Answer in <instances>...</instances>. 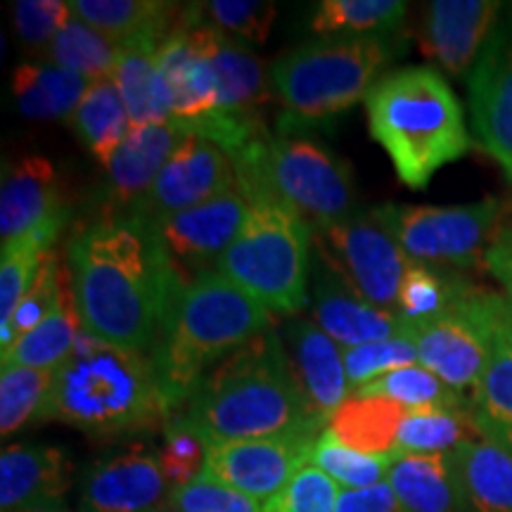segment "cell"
Returning a JSON list of instances; mask_svg holds the SVG:
<instances>
[{"instance_id": "36", "label": "cell", "mask_w": 512, "mask_h": 512, "mask_svg": "<svg viewBox=\"0 0 512 512\" xmlns=\"http://www.w3.org/2000/svg\"><path fill=\"white\" fill-rule=\"evenodd\" d=\"M475 290L470 280L463 275L448 271L441 266L418 264L413 261L408 266L403 283L399 290V302H396V313L406 320V323H420V320H430L439 313H444L456 306L460 299Z\"/></svg>"}, {"instance_id": "24", "label": "cell", "mask_w": 512, "mask_h": 512, "mask_svg": "<svg viewBox=\"0 0 512 512\" xmlns=\"http://www.w3.org/2000/svg\"><path fill=\"white\" fill-rule=\"evenodd\" d=\"M387 484L411 512L472 510L458 451L394 458Z\"/></svg>"}, {"instance_id": "45", "label": "cell", "mask_w": 512, "mask_h": 512, "mask_svg": "<svg viewBox=\"0 0 512 512\" xmlns=\"http://www.w3.org/2000/svg\"><path fill=\"white\" fill-rule=\"evenodd\" d=\"M202 17L235 41L266 43L278 8L264 0H211L200 3Z\"/></svg>"}, {"instance_id": "23", "label": "cell", "mask_w": 512, "mask_h": 512, "mask_svg": "<svg viewBox=\"0 0 512 512\" xmlns=\"http://www.w3.org/2000/svg\"><path fill=\"white\" fill-rule=\"evenodd\" d=\"M181 133L171 124L131 126L107 171L105 211H131L155 185L159 171L176 150Z\"/></svg>"}, {"instance_id": "18", "label": "cell", "mask_w": 512, "mask_h": 512, "mask_svg": "<svg viewBox=\"0 0 512 512\" xmlns=\"http://www.w3.org/2000/svg\"><path fill=\"white\" fill-rule=\"evenodd\" d=\"M503 8L498 0H434L422 17V53L446 74L470 76Z\"/></svg>"}, {"instance_id": "17", "label": "cell", "mask_w": 512, "mask_h": 512, "mask_svg": "<svg viewBox=\"0 0 512 512\" xmlns=\"http://www.w3.org/2000/svg\"><path fill=\"white\" fill-rule=\"evenodd\" d=\"M247 211L249 200L240 185H235L214 200L169 216L155 226L178 271H190L195 278L200 273L216 271L221 256L238 238Z\"/></svg>"}, {"instance_id": "35", "label": "cell", "mask_w": 512, "mask_h": 512, "mask_svg": "<svg viewBox=\"0 0 512 512\" xmlns=\"http://www.w3.org/2000/svg\"><path fill=\"white\" fill-rule=\"evenodd\" d=\"M406 12L401 0H323L311 15V31L325 38L394 34Z\"/></svg>"}, {"instance_id": "26", "label": "cell", "mask_w": 512, "mask_h": 512, "mask_svg": "<svg viewBox=\"0 0 512 512\" xmlns=\"http://www.w3.org/2000/svg\"><path fill=\"white\" fill-rule=\"evenodd\" d=\"M157 50L159 46L152 41L121 46L112 81L124 98L133 126L171 124L174 119V98L159 67Z\"/></svg>"}, {"instance_id": "16", "label": "cell", "mask_w": 512, "mask_h": 512, "mask_svg": "<svg viewBox=\"0 0 512 512\" xmlns=\"http://www.w3.org/2000/svg\"><path fill=\"white\" fill-rule=\"evenodd\" d=\"M166 494L171 491L159 453L143 444L98 458L79 482L83 512H155Z\"/></svg>"}, {"instance_id": "4", "label": "cell", "mask_w": 512, "mask_h": 512, "mask_svg": "<svg viewBox=\"0 0 512 512\" xmlns=\"http://www.w3.org/2000/svg\"><path fill=\"white\" fill-rule=\"evenodd\" d=\"M363 105L370 136L411 190H425L439 169L470 152L463 105L439 69L403 67L384 74Z\"/></svg>"}, {"instance_id": "7", "label": "cell", "mask_w": 512, "mask_h": 512, "mask_svg": "<svg viewBox=\"0 0 512 512\" xmlns=\"http://www.w3.org/2000/svg\"><path fill=\"white\" fill-rule=\"evenodd\" d=\"M396 55L392 34L320 38L280 55L268 79L285 107L283 124H316L351 110Z\"/></svg>"}, {"instance_id": "11", "label": "cell", "mask_w": 512, "mask_h": 512, "mask_svg": "<svg viewBox=\"0 0 512 512\" xmlns=\"http://www.w3.org/2000/svg\"><path fill=\"white\" fill-rule=\"evenodd\" d=\"M313 235L330 271L337 273L358 297L380 309L396 311L403 275L413 261L375 219L373 209L366 216H349L313 230Z\"/></svg>"}, {"instance_id": "10", "label": "cell", "mask_w": 512, "mask_h": 512, "mask_svg": "<svg viewBox=\"0 0 512 512\" xmlns=\"http://www.w3.org/2000/svg\"><path fill=\"white\" fill-rule=\"evenodd\" d=\"M503 294L475 287L456 306L430 320L406 323L420 366L472 401L494 354Z\"/></svg>"}, {"instance_id": "6", "label": "cell", "mask_w": 512, "mask_h": 512, "mask_svg": "<svg viewBox=\"0 0 512 512\" xmlns=\"http://www.w3.org/2000/svg\"><path fill=\"white\" fill-rule=\"evenodd\" d=\"M230 159L249 202L285 204L313 230L354 216L356 190L349 164L294 128H280L278 136L264 131Z\"/></svg>"}, {"instance_id": "25", "label": "cell", "mask_w": 512, "mask_h": 512, "mask_svg": "<svg viewBox=\"0 0 512 512\" xmlns=\"http://www.w3.org/2000/svg\"><path fill=\"white\" fill-rule=\"evenodd\" d=\"M209 57L219 86V112L245 124L264 126L261 110L273 100L275 91L259 57L214 24L209 36Z\"/></svg>"}, {"instance_id": "41", "label": "cell", "mask_w": 512, "mask_h": 512, "mask_svg": "<svg viewBox=\"0 0 512 512\" xmlns=\"http://www.w3.org/2000/svg\"><path fill=\"white\" fill-rule=\"evenodd\" d=\"M394 458L368 456L354 448L339 444L328 432H323L313 446L311 465L323 470L339 489H368L387 482Z\"/></svg>"}, {"instance_id": "2", "label": "cell", "mask_w": 512, "mask_h": 512, "mask_svg": "<svg viewBox=\"0 0 512 512\" xmlns=\"http://www.w3.org/2000/svg\"><path fill=\"white\" fill-rule=\"evenodd\" d=\"M183 415L209 446L320 432L325 425L299 387L283 337L271 328L211 368Z\"/></svg>"}, {"instance_id": "50", "label": "cell", "mask_w": 512, "mask_h": 512, "mask_svg": "<svg viewBox=\"0 0 512 512\" xmlns=\"http://www.w3.org/2000/svg\"><path fill=\"white\" fill-rule=\"evenodd\" d=\"M484 266L512 297V230H501L494 245L486 249Z\"/></svg>"}, {"instance_id": "51", "label": "cell", "mask_w": 512, "mask_h": 512, "mask_svg": "<svg viewBox=\"0 0 512 512\" xmlns=\"http://www.w3.org/2000/svg\"><path fill=\"white\" fill-rule=\"evenodd\" d=\"M498 335L512 347V297L505 294L503 306H501V325H498Z\"/></svg>"}, {"instance_id": "31", "label": "cell", "mask_w": 512, "mask_h": 512, "mask_svg": "<svg viewBox=\"0 0 512 512\" xmlns=\"http://www.w3.org/2000/svg\"><path fill=\"white\" fill-rule=\"evenodd\" d=\"M81 332L83 325L76 311L72 287L64 285L57 309L27 335L17 337L15 344L0 354L3 366L57 370L72 356Z\"/></svg>"}, {"instance_id": "40", "label": "cell", "mask_w": 512, "mask_h": 512, "mask_svg": "<svg viewBox=\"0 0 512 512\" xmlns=\"http://www.w3.org/2000/svg\"><path fill=\"white\" fill-rule=\"evenodd\" d=\"M55 382V370L3 366L0 370V434L10 437L41 420Z\"/></svg>"}, {"instance_id": "33", "label": "cell", "mask_w": 512, "mask_h": 512, "mask_svg": "<svg viewBox=\"0 0 512 512\" xmlns=\"http://www.w3.org/2000/svg\"><path fill=\"white\" fill-rule=\"evenodd\" d=\"M472 512H512V451L491 439L458 448Z\"/></svg>"}, {"instance_id": "47", "label": "cell", "mask_w": 512, "mask_h": 512, "mask_svg": "<svg viewBox=\"0 0 512 512\" xmlns=\"http://www.w3.org/2000/svg\"><path fill=\"white\" fill-rule=\"evenodd\" d=\"M74 17L72 3L64 0H17L12 3V22L17 36L31 50L43 53L53 38Z\"/></svg>"}, {"instance_id": "34", "label": "cell", "mask_w": 512, "mask_h": 512, "mask_svg": "<svg viewBox=\"0 0 512 512\" xmlns=\"http://www.w3.org/2000/svg\"><path fill=\"white\" fill-rule=\"evenodd\" d=\"M119 53L121 46L117 41L74 15L41 57L55 67L86 76L88 81H102L114 76Z\"/></svg>"}, {"instance_id": "1", "label": "cell", "mask_w": 512, "mask_h": 512, "mask_svg": "<svg viewBox=\"0 0 512 512\" xmlns=\"http://www.w3.org/2000/svg\"><path fill=\"white\" fill-rule=\"evenodd\" d=\"M69 287L83 332L150 354L188 280L159 228L131 211H105L67 242Z\"/></svg>"}, {"instance_id": "19", "label": "cell", "mask_w": 512, "mask_h": 512, "mask_svg": "<svg viewBox=\"0 0 512 512\" xmlns=\"http://www.w3.org/2000/svg\"><path fill=\"white\" fill-rule=\"evenodd\" d=\"M67 204L62 185L50 159L29 155L8 164L0 190V238L3 242L24 238L43 228H64Z\"/></svg>"}, {"instance_id": "53", "label": "cell", "mask_w": 512, "mask_h": 512, "mask_svg": "<svg viewBox=\"0 0 512 512\" xmlns=\"http://www.w3.org/2000/svg\"><path fill=\"white\" fill-rule=\"evenodd\" d=\"M155 512H176L174 508H171V505L169 503H166V505H162V508H157Z\"/></svg>"}, {"instance_id": "46", "label": "cell", "mask_w": 512, "mask_h": 512, "mask_svg": "<svg viewBox=\"0 0 512 512\" xmlns=\"http://www.w3.org/2000/svg\"><path fill=\"white\" fill-rule=\"evenodd\" d=\"M339 486L318 467L306 465L264 503V512H337Z\"/></svg>"}, {"instance_id": "28", "label": "cell", "mask_w": 512, "mask_h": 512, "mask_svg": "<svg viewBox=\"0 0 512 512\" xmlns=\"http://www.w3.org/2000/svg\"><path fill=\"white\" fill-rule=\"evenodd\" d=\"M406 411L399 403L373 394H351L330 415L325 432L339 444L368 453L396 458V437Z\"/></svg>"}, {"instance_id": "15", "label": "cell", "mask_w": 512, "mask_h": 512, "mask_svg": "<svg viewBox=\"0 0 512 512\" xmlns=\"http://www.w3.org/2000/svg\"><path fill=\"white\" fill-rule=\"evenodd\" d=\"M467 91L477 143L512 181V5L467 76Z\"/></svg>"}, {"instance_id": "52", "label": "cell", "mask_w": 512, "mask_h": 512, "mask_svg": "<svg viewBox=\"0 0 512 512\" xmlns=\"http://www.w3.org/2000/svg\"><path fill=\"white\" fill-rule=\"evenodd\" d=\"M22 512H67L62 508H43V510H22Z\"/></svg>"}, {"instance_id": "32", "label": "cell", "mask_w": 512, "mask_h": 512, "mask_svg": "<svg viewBox=\"0 0 512 512\" xmlns=\"http://www.w3.org/2000/svg\"><path fill=\"white\" fill-rule=\"evenodd\" d=\"M484 439L472 408H430L406 411L396 437V458L451 453L470 441Z\"/></svg>"}, {"instance_id": "13", "label": "cell", "mask_w": 512, "mask_h": 512, "mask_svg": "<svg viewBox=\"0 0 512 512\" xmlns=\"http://www.w3.org/2000/svg\"><path fill=\"white\" fill-rule=\"evenodd\" d=\"M238 185L235 164L226 150L197 136H181L155 185L131 214L162 223L185 209L200 207Z\"/></svg>"}, {"instance_id": "27", "label": "cell", "mask_w": 512, "mask_h": 512, "mask_svg": "<svg viewBox=\"0 0 512 512\" xmlns=\"http://www.w3.org/2000/svg\"><path fill=\"white\" fill-rule=\"evenodd\" d=\"M72 10L119 46L136 41L162 46L174 31L183 5L162 0H74Z\"/></svg>"}, {"instance_id": "49", "label": "cell", "mask_w": 512, "mask_h": 512, "mask_svg": "<svg viewBox=\"0 0 512 512\" xmlns=\"http://www.w3.org/2000/svg\"><path fill=\"white\" fill-rule=\"evenodd\" d=\"M337 512H411L399 501L387 482L368 486V489L339 491Z\"/></svg>"}, {"instance_id": "29", "label": "cell", "mask_w": 512, "mask_h": 512, "mask_svg": "<svg viewBox=\"0 0 512 512\" xmlns=\"http://www.w3.org/2000/svg\"><path fill=\"white\" fill-rule=\"evenodd\" d=\"M93 81L50 62H24L12 74V95L29 119L72 117Z\"/></svg>"}, {"instance_id": "42", "label": "cell", "mask_w": 512, "mask_h": 512, "mask_svg": "<svg viewBox=\"0 0 512 512\" xmlns=\"http://www.w3.org/2000/svg\"><path fill=\"white\" fill-rule=\"evenodd\" d=\"M62 290L64 275L60 271V261H57L53 252H48L41 264V271L36 273L34 283H31L27 294L22 297V302H19L15 313H12L10 325L8 328H0V349L8 351L17 337L27 335L36 325H41L57 309Z\"/></svg>"}, {"instance_id": "44", "label": "cell", "mask_w": 512, "mask_h": 512, "mask_svg": "<svg viewBox=\"0 0 512 512\" xmlns=\"http://www.w3.org/2000/svg\"><path fill=\"white\" fill-rule=\"evenodd\" d=\"M344 368L351 384V394L366 384L380 380V377L394 373V370L415 366L418 361V349L408 335H399L382 342L361 344V347L342 349Z\"/></svg>"}, {"instance_id": "30", "label": "cell", "mask_w": 512, "mask_h": 512, "mask_svg": "<svg viewBox=\"0 0 512 512\" xmlns=\"http://www.w3.org/2000/svg\"><path fill=\"white\" fill-rule=\"evenodd\" d=\"M67 126L76 133L83 147L102 166H107L133 124L119 88L112 79H102L91 83L79 107L67 119Z\"/></svg>"}, {"instance_id": "38", "label": "cell", "mask_w": 512, "mask_h": 512, "mask_svg": "<svg viewBox=\"0 0 512 512\" xmlns=\"http://www.w3.org/2000/svg\"><path fill=\"white\" fill-rule=\"evenodd\" d=\"M62 228H43L24 238L3 242V259H0V328H8L10 318L22 302V297L41 271L43 259L60 238Z\"/></svg>"}, {"instance_id": "8", "label": "cell", "mask_w": 512, "mask_h": 512, "mask_svg": "<svg viewBox=\"0 0 512 512\" xmlns=\"http://www.w3.org/2000/svg\"><path fill=\"white\" fill-rule=\"evenodd\" d=\"M313 228L275 200L249 202L238 238L216 271L268 311L294 316L309 302Z\"/></svg>"}, {"instance_id": "12", "label": "cell", "mask_w": 512, "mask_h": 512, "mask_svg": "<svg viewBox=\"0 0 512 512\" xmlns=\"http://www.w3.org/2000/svg\"><path fill=\"white\" fill-rule=\"evenodd\" d=\"M211 24L200 3L183 5L174 31L159 46V67L174 98L171 126L181 136H200L219 117V86L209 57Z\"/></svg>"}, {"instance_id": "20", "label": "cell", "mask_w": 512, "mask_h": 512, "mask_svg": "<svg viewBox=\"0 0 512 512\" xmlns=\"http://www.w3.org/2000/svg\"><path fill=\"white\" fill-rule=\"evenodd\" d=\"M72 458L55 446L10 444L0 453L3 512L60 508L72 489Z\"/></svg>"}, {"instance_id": "21", "label": "cell", "mask_w": 512, "mask_h": 512, "mask_svg": "<svg viewBox=\"0 0 512 512\" xmlns=\"http://www.w3.org/2000/svg\"><path fill=\"white\" fill-rule=\"evenodd\" d=\"M283 342L313 415L328 425L330 415L349 399L351 392L342 349L316 323L304 318L287 323Z\"/></svg>"}, {"instance_id": "48", "label": "cell", "mask_w": 512, "mask_h": 512, "mask_svg": "<svg viewBox=\"0 0 512 512\" xmlns=\"http://www.w3.org/2000/svg\"><path fill=\"white\" fill-rule=\"evenodd\" d=\"M169 505L176 512H264V505L256 498L202 475L190 484L171 489Z\"/></svg>"}, {"instance_id": "22", "label": "cell", "mask_w": 512, "mask_h": 512, "mask_svg": "<svg viewBox=\"0 0 512 512\" xmlns=\"http://www.w3.org/2000/svg\"><path fill=\"white\" fill-rule=\"evenodd\" d=\"M313 318L325 335L344 349L406 335V320L396 311L366 302L337 273H323L313 292Z\"/></svg>"}, {"instance_id": "3", "label": "cell", "mask_w": 512, "mask_h": 512, "mask_svg": "<svg viewBox=\"0 0 512 512\" xmlns=\"http://www.w3.org/2000/svg\"><path fill=\"white\" fill-rule=\"evenodd\" d=\"M174 415L150 354L81 332L72 356L55 370L41 420L64 422L98 439H121L164 430Z\"/></svg>"}, {"instance_id": "39", "label": "cell", "mask_w": 512, "mask_h": 512, "mask_svg": "<svg viewBox=\"0 0 512 512\" xmlns=\"http://www.w3.org/2000/svg\"><path fill=\"white\" fill-rule=\"evenodd\" d=\"M354 394H373L399 403L403 411H430V408H472L467 396L458 394L432 370L420 363L394 370L380 380L356 389Z\"/></svg>"}, {"instance_id": "9", "label": "cell", "mask_w": 512, "mask_h": 512, "mask_svg": "<svg viewBox=\"0 0 512 512\" xmlns=\"http://www.w3.org/2000/svg\"><path fill=\"white\" fill-rule=\"evenodd\" d=\"M501 211L503 207L496 197H486L482 202L456 207L382 204L373 209V214L411 261L441 268H467L484 261L486 249L494 245L501 233Z\"/></svg>"}, {"instance_id": "5", "label": "cell", "mask_w": 512, "mask_h": 512, "mask_svg": "<svg viewBox=\"0 0 512 512\" xmlns=\"http://www.w3.org/2000/svg\"><path fill=\"white\" fill-rule=\"evenodd\" d=\"M268 328L271 311L226 275L188 278L150 351L171 411L181 413L211 368Z\"/></svg>"}, {"instance_id": "43", "label": "cell", "mask_w": 512, "mask_h": 512, "mask_svg": "<svg viewBox=\"0 0 512 512\" xmlns=\"http://www.w3.org/2000/svg\"><path fill=\"white\" fill-rule=\"evenodd\" d=\"M164 441L159 451V463H162L164 477L171 489L190 484L204 472L207 463L209 444L195 425L185 418L183 413H176L174 418L166 422L162 430Z\"/></svg>"}, {"instance_id": "37", "label": "cell", "mask_w": 512, "mask_h": 512, "mask_svg": "<svg viewBox=\"0 0 512 512\" xmlns=\"http://www.w3.org/2000/svg\"><path fill=\"white\" fill-rule=\"evenodd\" d=\"M472 413L484 439L512 451V347L498 335L486 373L472 396Z\"/></svg>"}, {"instance_id": "14", "label": "cell", "mask_w": 512, "mask_h": 512, "mask_svg": "<svg viewBox=\"0 0 512 512\" xmlns=\"http://www.w3.org/2000/svg\"><path fill=\"white\" fill-rule=\"evenodd\" d=\"M323 432L287 434V437L228 441L209 446L202 477L230 489L268 501L306 465Z\"/></svg>"}]
</instances>
